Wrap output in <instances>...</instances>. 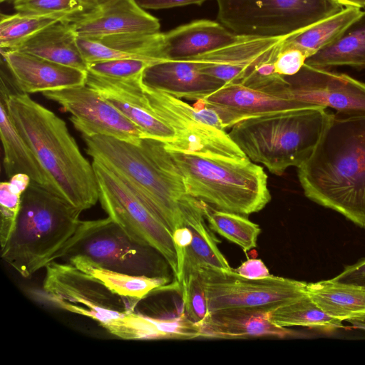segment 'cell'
Returning a JSON list of instances; mask_svg holds the SVG:
<instances>
[{
    "label": "cell",
    "instance_id": "44dd1931",
    "mask_svg": "<svg viewBox=\"0 0 365 365\" xmlns=\"http://www.w3.org/2000/svg\"><path fill=\"white\" fill-rule=\"evenodd\" d=\"M272 311L252 309H226L207 313L197 323L200 337L248 339L262 336L286 337L293 332L270 319Z\"/></svg>",
    "mask_w": 365,
    "mask_h": 365
},
{
    "label": "cell",
    "instance_id": "5b68a950",
    "mask_svg": "<svg viewBox=\"0 0 365 365\" xmlns=\"http://www.w3.org/2000/svg\"><path fill=\"white\" fill-rule=\"evenodd\" d=\"M331 114L322 107L276 112L240 121L228 133L249 160L281 175L310 156Z\"/></svg>",
    "mask_w": 365,
    "mask_h": 365
},
{
    "label": "cell",
    "instance_id": "30bf717a",
    "mask_svg": "<svg viewBox=\"0 0 365 365\" xmlns=\"http://www.w3.org/2000/svg\"><path fill=\"white\" fill-rule=\"evenodd\" d=\"M92 164L101 207L131 238L159 252L178 279V255L170 231L114 173L96 160Z\"/></svg>",
    "mask_w": 365,
    "mask_h": 365
},
{
    "label": "cell",
    "instance_id": "f6af8a7d",
    "mask_svg": "<svg viewBox=\"0 0 365 365\" xmlns=\"http://www.w3.org/2000/svg\"><path fill=\"white\" fill-rule=\"evenodd\" d=\"M84 4L85 10L88 9L106 0H81Z\"/></svg>",
    "mask_w": 365,
    "mask_h": 365
},
{
    "label": "cell",
    "instance_id": "484cf974",
    "mask_svg": "<svg viewBox=\"0 0 365 365\" xmlns=\"http://www.w3.org/2000/svg\"><path fill=\"white\" fill-rule=\"evenodd\" d=\"M0 135L4 150L3 165L7 177L26 174L32 182L57 194L47 173L13 124L2 98H0Z\"/></svg>",
    "mask_w": 365,
    "mask_h": 365
},
{
    "label": "cell",
    "instance_id": "e0dca14e",
    "mask_svg": "<svg viewBox=\"0 0 365 365\" xmlns=\"http://www.w3.org/2000/svg\"><path fill=\"white\" fill-rule=\"evenodd\" d=\"M77 37L160 32L159 20L135 0H106L65 19Z\"/></svg>",
    "mask_w": 365,
    "mask_h": 365
},
{
    "label": "cell",
    "instance_id": "4316f807",
    "mask_svg": "<svg viewBox=\"0 0 365 365\" xmlns=\"http://www.w3.org/2000/svg\"><path fill=\"white\" fill-rule=\"evenodd\" d=\"M307 294L328 315L348 322L365 317V287L333 279L307 284Z\"/></svg>",
    "mask_w": 365,
    "mask_h": 365
},
{
    "label": "cell",
    "instance_id": "277c9868",
    "mask_svg": "<svg viewBox=\"0 0 365 365\" xmlns=\"http://www.w3.org/2000/svg\"><path fill=\"white\" fill-rule=\"evenodd\" d=\"M83 211L31 181L21 198L15 227L1 247V259L28 278L50 262L76 233Z\"/></svg>",
    "mask_w": 365,
    "mask_h": 365
},
{
    "label": "cell",
    "instance_id": "ac0fdd59",
    "mask_svg": "<svg viewBox=\"0 0 365 365\" xmlns=\"http://www.w3.org/2000/svg\"><path fill=\"white\" fill-rule=\"evenodd\" d=\"M143 77V76H142ZM142 77L112 80L87 72L86 84L120 111L144 134L173 148L177 140L174 130L151 108L143 91Z\"/></svg>",
    "mask_w": 365,
    "mask_h": 365
},
{
    "label": "cell",
    "instance_id": "603a6c76",
    "mask_svg": "<svg viewBox=\"0 0 365 365\" xmlns=\"http://www.w3.org/2000/svg\"><path fill=\"white\" fill-rule=\"evenodd\" d=\"M162 33L131 34L101 38L77 37L78 48L88 63L120 58L162 61Z\"/></svg>",
    "mask_w": 365,
    "mask_h": 365
},
{
    "label": "cell",
    "instance_id": "836d02e7",
    "mask_svg": "<svg viewBox=\"0 0 365 365\" xmlns=\"http://www.w3.org/2000/svg\"><path fill=\"white\" fill-rule=\"evenodd\" d=\"M62 19L53 16L29 15L16 12L1 14L0 47L10 49L38 31Z\"/></svg>",
    "mask_w": 365,
    "mask_h": 365
},
{
    "label": "cell",
    "instance_id": "d6a6232c",
    "mask_svg": "<svg viewBox=\"0 0 365 365\" xmlns=\"http://www.w3.org/2000/svg\"><path fill=\"white\" fill-rule=\"evenodd\" d=\"M203 215L210 229L240 246L245 252L255 248L261 229L242 215L222 211L200 201Z\"/></svg>",
    "mask_w": 365,
    "mask_h": 365
},
{
    "label": "cell",
    "instance_id": "7c38bea8",
    "mask_svg": "<svg viewBox=\"0 0 365 365\" xmlns=\"http://www.w3.org/2000/svg\"><path fill=\"white\" fill-rule=\"evenodd\" d=\"M43 295L55 307L87 317L103 327L134 306L112 292L101 280L68 262L46 267Z\"/></svg>",
    "mask_w": 365,
    "mask_h": 365
},
{
    "label": "cell",
    "instance_id": "8992f818",
    "mask_svg": "<svg viewBox=\"0 0 365 365\" xmlns=\"http://www.w3.org/2000/svg\"><path fill=\"white\" fill-rule=\"evenodd\" d=\"M167 149L188 193L215 209L247 215L259 212L271 200L267 174L247 158L235 159Z\"/></svg>",
    "mask_w": 365,
    "mask_h": 365
},
{
    "label": "cell",
    "instance_id": "9a60e30c",
    "mask_svg": "<svg viewBox=\"0 0 365 365\" xmlns=\"http://www.w3.org/2000/svg\"><path fill=\"white\" fill-rule=\"evenodd\" d=\"M41 93L71 114L70 120L82 135H106L135 144L145 138L135 124L86 84Z\"/></svg>",
    "mask_w": 365,
    "mask_h": 365
},
{
    "label": "cell",
    "instance_id": "bcb514c9",
    "mask_svg": "<svg viewBox=\"0 0 365 365\" xmlns=\"http://www.w3.org/2000/svg\"><path fill=\"white\" fill-rule=\"evenodd\" d=\"M10 1V0H1V2H4V1Z\"/></svg>",
    "mask_w": 365,
    "mask_h": 365
},
{
    "label": "cell",
    "instance_id": "4dcf8cb0",
    "mask_svg": "<svg viewBox=\"0 0 365 365\" xmlns=\"http://www.w3.org/2000/svg\"><path fill=\"white\" fill-rule=\"evenodd\" d=\"M362 11L357 7L344 6L340 11L288 36L285 42L307 51L312 56L336 41Z\"/></svg>",
    "mask_w": 365,
    "mask_h": 365
},
{
    "label": "cell",
    "instance_id": "7402d4cb",
    "mask_svg": "<svg viewBox=\"0 0 365 365\" xmlns=\"http://www.w3.org/2000/svg\"><path fill=\"white\" fill-rule=\"evenodd\" d=\"M220 22L200 19L162 33V61L182 60L210 51L236 39Z\"/></svg>",
    "mask_w": 365,
    "mask_h": 365
},
{
    "label": "cell",
    "instance_id": "8d00e7d4",
    "mask_svg": "<svg viewBox=\"0 0 365 365\" xmlns=\"http://www.w3.org/2000/svg\"><path fill=\"white\" fill-rule=\"evenodd\" d=\"M151 63L132 58L112 59L88 63L87 72L112 80H130L141 78Z\"/></svg>",
    "mask_w": 365,
    "mask_h": 365
},
{
    "label": "cell",
    "instance_id": "5bb4252c",
    "mask_svg": "<svg viewBox=\"0 0 365 365\" xmlns=\"http://www.w3.org/2000/svg\"><path fill=\"white\" fill-rule=\"evenodd\" d=\"M287 36L238 35L229 43L187 59L225 84L244 83L254 77L277 73L274 61Z\"/></svg>",
    "mask_w": 365,
    "mask_h": 365
},
{
    "label": "cell",
    "instance_id": "8fae6325",
    "mask_svg": "<svg viewBox=\"0 0 365 365\" xmlns=\"http://www.w3.org/2000/svg\"><path fill=\"white\" fill-rule=\"evenodd\" d=\"M208 313L226 309L273 311L307 294V282L270 275L260 279L241 276L233 269L210 265L198 269Z\"/></svg>",
    "mask_w": 365,
    "mask_h": 365
},
{
    "label": "cell",
    "instance_id": "60d3db41",
    "mask_svg": "<svg viewBox=\"0 0 365 365\" xmlns=\"http://www.w3.org/2000/svg\"><path fill=\"white\" fill-rule=\"evenodd\" d=\"M235 271L241 276L250 279H260L271 275L267 266L260 259H247Z\"/></svg>",
    "mask_w": 365,
    "mask_h": 365
},
{
    "label": "cell",
    "instance_id": "d4e9b609",
    "mask_svg": "<svg viewBox=\"0 0 365 365\" xmlns=\"http://www.w3.org/2000/svg\"><path fill=\"white\" fill-rule=\"evenodd\" d=\"M56 63L87 71L77 36L66 19L52 24L12 48Z\"/></svg>",
    "mask_w": 365,
    "mask_h": 365
},
{
    "label": "cell",
    "instance_id": "ffe728a7",
    "mask_svg": "<svg viewBox=\"0 0 365 365\" xmlns=\"http://www.w3.org/2000/svg\"><path fill=\"white\" fill-rule=\"evenodd\" d=\"M144 85L178 98L198 101L216 91L225 83L208 75L188 59L154 63L144 71Z\"/></svg>",
    "mask_w": 365,
    "mask_h": 365
},
{
    "label": "cell",
    "instance_id": "1f68e13d",
    "mask_svg": "<svg viewBox=\"0 0 365 365\" xmlns=\"http://www.w3.org/2000/svg\"><path fill=\"white\" fill-rule=\"evenodd\" d=\"M273 323L282 327H304L325 332L344 328L342 321L324 312L307 294L270 313Z\"/></svg>",
    "mask_w": 365,
    "mask_h": 365
},
{
    "label": "cell",
    "instance_id": "e575fe53",
    "mask_svg": "<svg viewBox=\"0 0 365 365\" xmlns=\"http://www.w3.org/2000/svg\"><path fill=\"white\" fill-rule=\"evenodd\" d=\"M30 178L18 173L0 184V242L3 247L13 232L20 210L23 193L31 182Z\"/></svg>",
    "mask_w": 365,
    "mask_h": 365
},
{
    "label": "cell",
    "instance_id": "d6986e66",
    "mask_svg": "<svg viewBox=\"0 0 365 365\" xmlns=\"http://www.w3.org/2000/svg\"><path fill=\"white\" fill-rule=\"evenodd\" d=\"M1 55L21 93H42L86 84L87 71L19 51L1 49Z\"/></svg>",
    "mask_w": 365,
    "mask_h": 365
},
{
    "label": "cell",
    "instance_id": "f35d334b",
    "mask_svg": "<svg viewBox=\"0 0 365 365\" xmlns=\"http://www.w3.org/2000/svg\"><path fill=\"white\" fill-rule=\"evenodd\" d=\"M286 39V38H285ZM311 54L307 51L285 40L274 61L275 72L283 76H290L298 73Z\"/></svg>",
    "mask_w": 365,
    "mask_h": 365
},
{
    "label": "cell",
    "instance_id": "d590c367",
    "mask_svg": "<svg viewBox=\"0 0 365 365\" xmlns=\"http://www.w3.org/2000/svg\"><path fill=\"white\" fill-rule=\"evenodd\" d=\"M18 13L65 19L85 11L81 0H10Z\"/></svg>",
    "mask_w": 365,
    "mask_h": 365
},
{
    "label": "cell",
    "instance_id": "f546056e",
    "mask_svg": "<svg viewBox=\"0 0 365 365\" xmlns=\"http://www.w3.org/2000/svg\"><path fill=\"white\" fill-rule=\"evenodd\" d=\"M305 63L323 68L339 66L365 68V11L336 41L309 57Z\"/></svg>",
    "mask_w": 365,
    "mask_h": 365
},
{
    "label": "cell",
    "instance_id": "52a82bcc",
    "mask_svg": "<svg viewBox=\"0 0 365 365\" xmlns=\"http://www.w3.org/2000/svg\"><path fill=\"white\" fill-rule=\"evenodd\" d=\"M74 256L86 257L98 266L112 271L167 277L163 268L165 258L161 254L131 238L108 216L81 220L76 233L58 253L55 261L66 262Z\"/></svg>",
    "mask_w": 365,
    "mask_h": 365
},
{
    "label": "cell",
    "instance_id": "7a4b0ae2",
    "mask_svg": "<svg viewBox=\"0 0 365 365\" xmlns=\"http://www.w3.org/2000/svg\"><path fill=\"white\" fill-rule=\"evenodd\" d=\"M86 153L120 178L170 232L185 226L184 214L198 200L164 143L143 138L133 143L106 135H83Z\"/></svg>",
    "mask_w": 365,
    "mask_h": 365
},
{
    "label": "cell",
    "instance_id": "ba28073f",
    "mask_svg": "<svg viewBox=\"0 0 365 365\" xmlns=\"http://www.w3.org/2000/svg\"><path fill=\"white\" fill-rule=\"evenodd\" d=\"M217 20L239 36H286L342 10L336 0H217Z\"/></svg>",
    "mask_w": 365,
    "mask_h": 365
},
{
    "label": "cell",
    "instance_id": "ee69618b",
    "mask_svg": "<svg viewBox=\"0 0 365 365\" xmlns=\"http://www.w3.org/2000/svg\"><path fill=\"white\" fill-rule=\"evenodd\" d=\"M354 327L365 331V317L348 321Z\"/></svg>",
    "mask_w": 365,
    "mask_h": 365
},
{
    "label": "cell",
    "instance_id": "6da1fadb",
    "mask_svg": "<svg viewBox=\"0 0 365 365\" xmlns=\"http://www.w3.org/2000/svg\"><path fill=\"white\" fill-rule=\"evenodd\" d=\"M297 175L308 199L365 229V114L332 113Z\"/></svg>",
    "mask_w": 365,
    "mask_h": 365
},
{
    "label": "cell",
    "instance_id": "83f0119b",
    "mask_svg": "<svg viewBox=\"0 0 365 365\" xmlns=\"http://www.w3.org/2000/svg\"><path fill=\"white\" fill-rule=\"evenodd\" d=\"M64 262L98 279L112 292L134 307L150 292L163 288L169 282L168 277L133 275L104 269L83 256H74Z\"/></svg>",
    "mask_w": 365,
    "mask_h": 365
},
{
    "label": "cell",
    "instance_id": "3957f363",
    "mask_svg": "<svg viewBox=\"0 0 365 365\" xmlns=\"http://www.w3.org/2000/svg\"><path fill=\"white\" fill-rule=\"evenodd\" d=\"M0 93L13 124L57 194L82 211L94 206L98 201V187L93 164L81 152L65 121L19 90Z\"/></svg>",
    "mask_w": 365,
    "mask_h": 365
},
{
    "label": "cell",
    "instance_id": "ab89813d",
    "mask_svg": "<svg viewBox=\"0 0 365 365\" xmlns=\"http://www.w3.org/2000/svg\"><path fill=\"white\" fill-rule=\"evenodd\" d=\"M333 279L365 287V257L348 265Z\"/></svg>",
    "mask_w": 365,
    "mask_h": 365
},
{
    "label": "cell",
    "instance_id": "7bdbcfd3",
    "mask_svg": "<svg viewBox=\"0 0 365 365\" xmlns=\"http://www.w3.org/2000/svg\"><path fill=\"white\" fill-rule=\"evenodd\" d=\"M343 6L365 7V0H336Z\"/></svg>",
    "mask_w": 365,
    "mask_h": 365
},
{
    "label": "cell",
    "instance_id": "74e56055",
    "mask_svg": "<svg viewBox=\"0 0 365 365\" xmlns=\"http://www.w3.org/2000/svg\"><path fill=\"white\" fill-rule=\"evenodd\" d=\"M181 287L182 311L190 320L197 324L208 313L206 294L198 270L185 275Z\"/></svg>",
    "mask_w": 365,
    "mask_h": 365
},
{
    "label": "cell",
    "instance_id": "4fadbf2b",
    "mask_svg": "<svg viewBox=\"0 0 365 365\" xmlns=\"http://www.w3.org/2000/svg\"><path fill=\"white\" fill-rule=\"evenodd\" d=\"M287 85L285 76L277 73L248 83L224 84L216 91L198 101L217 113L226 130L247 118L284 110L309 108L288 97Z\"/></svg>",
    "mask_w": 365,
    "mask_h": 365
},
{
    "label": "cell",
    "instance_id": "f1b7e54d",
    "mask_svg": "<svg viewBox=\"0 0 365 365\" xmlns=\"http://www.w3.org/2000/svg\"><path fill=\"white\" fill-rule=\"evenodd\" d=\"M184 222L185 225L190 229L192 239L185 251L182 278L204 265L231 269L227 260L217 247L219 240L207 226L200 201L198 205L185 214Z\"/></svg>",
    "mask_w": 365,
    "mask_h": 365
},
{
    "label": "cell",
    "instance_id": "cb8c5ba5",
    "mask_svg": "<svg viewBox=\"0 0 365 365\" xmlns=\"http://www.w3.org/2000/svg\"><path fill=\"white\" fill-rule=\"evenodd\" d=\"M103 328L123 339H192L200 337V329L183 311L175 317L158 319L125 312Z\"/></svg>",
    "mask_w": 365,
    "mask_h": 365
},
{
    "label": "cell",
    "instance_id": "2e32d148",
    "mask_svg": "<svg viewBox=\"0 0 365 365\" xmlns=\"http://www.w3.org/2000/svg\"><path fill=\"white\" fill-rule=\"evenodd\" d=\"M285 78L288 97L293 101L346 115L365 114V83L346 74L305 63Z\"/></svg>",
    "mask_w": 365,
    "mask_h": 365
},
{
    "label": "cell",
    "instance_id": "b9f144b4",
    "mask_svg": "<svg viewBox=\"0 0 365 365\" xmlns=\"http://www.w3.org/2000/svg\"><path fill=\"white\" fill-rule=\"evenodd\" d=\"M207 0H135L143 9H164L187 5H201Z\"/></svg>",
    "mask_w": 365,
    "mask_h": 365
},
{
    "label": "cell",
    "instance_id": "9c48e42d",
    "mask_svg": "<svg viewBox=\"0 0 365 365\" xmlns=\"http://www.w3.org/2000/svg\"><path fill=\"white\" fill-rule=\"evenodd\" d=\"M153 110L175 132L177 140L170 150L235 159L246 155L225 131L217 113L197 101L193 105L142 83Z\"/></svg>",
    "mask_w": 365,
    "mask_h": 365
}]
</instances>
